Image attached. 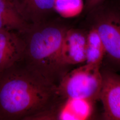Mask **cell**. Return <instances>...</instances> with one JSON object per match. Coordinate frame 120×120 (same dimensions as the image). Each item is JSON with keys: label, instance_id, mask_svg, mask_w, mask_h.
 <instances>
[{"label": "cell", "instance_id": "1", "mask_svg": "<svg viewBox=\"0 0 120 120\" xmlns=\"http://www.w3.org/2000/svg\"><path fill=\"white\" fill-rule=\"evenodd\" d=\"M59 97L57 86L23 59L0 73V119L37 117L51 111Z\"/></svg>", "mask_w": 120, "mask_h": 120}, {"label": "cell", "instance_id": "2", "mask_svg": "<svg viewBox=\"0 0 120 120\" xmlns=\"http://www.w3.org/2000/svg\"><path fill=\"white\" fill-rule=\"evenodd\" d=\"M67 29L44 22L30 25L20 33L25 44V63L57 86L66 66L62 60V48Z\"/></svg>", "mask_w": 120, "mask_h": 120}, {"label": "cell", "instance_id": "3", "mask_svg": "<svg viewBox=\"0 0 120 120\" xmlns=\"http://www.w3.org/2000/svg\"><path fill=\"white\" fill-rule=\"evenodd\" d=\"M102 84L100 65L86 64L65 74L57 89L64 98L82 99L94 101L99 99Z\"/></svg>", "mask_w": 120, "mask_h": 120}, {"label": "cell", "instance_id": "4", "mask_svg": "<svg viewBox=\"0 0 120 120\" xmlns=\"http://www.w3.org/2000/svg\"><path fill=\"white\" fill-rule=\"evenodd\" d=\"M97 11L92 26L100 36L105 54L113 62L120 66V11L112 9Z\"/></svg>", "mask_w": 120, "mask_h": 120}, {"label": "cell", "instance_id": "5", "mask_svg": "<svg viewBox=\"0 0 120 120\" xmlns=\"http://www.w3.org/2000/svg\"><path fill=\"white\" fill-rule=\"evenodd\" d=\"M102 84L99 99L106 120H120V75L110 71L102 72Z\"/></svg>", "mask_w": 120, "mask_h": 120}, {"label": "cell", "instance_id": "6", "mask_svg": "<svg viewBox=\"0 0 120 120\" xmlns=\"http://www.w3.org/2000/svg\"><path fill=\"white\" fill-rule=\"evenodd\" d=\"M25 51V42L20 33L0 30V73L22 60Z\"/></svg>", "mask_w": 120, "mask_h": 120}, {"label": "cell", "instance_id": "7", "mask_svg": "<svg viewBox=\"0 0 120 120\" xmlns=\"http://www.w3.org/2000/svg\"><path fill=\"white\" fill-rule=\"evenodd\" d=\"M86 34L77 29H67L62 45V57L66 66L79 64L86 60Z\"/></svg>", "mask_w": 120, "mask_h": 120}, {"label": "cell", "instance_id": "8", "mask_svg": "<svg viewBox=\"0 0 120 120\" xmlns=\"http://www.w3.org/2000/svg\"><path fill=\"white\" fill-rule=\"evenodd\" d=\"M29 25L44 22L53 11L54 0H10Z\"/></svg>", "mask_w": 120, "mask_h": 120}, {"label": "cell", "instance_id": "9", "mask_svg": "<svg viewBox=\"0 0 120 120\" xmlns=\"http://www.w3.org/2000/svg\"><path fill=\"white\" fill-rule=\"evenodd\" d=\"M29 25L10 0H0V30L21 33L25 31Z\"/></svg>", "mask_w": 120, "mask_h": 120}, {"label": "cell", "instance_id": "10", "mask_svg": "<svg viewBox=\"0 0 120 120\" xmlns=\"http://www.w3.org/2000/svg\"><path fill=\"white\" fill-rule=\"evenodd\" d=\"M58 115L60 120H86L93 111L94 101L82 99L66 98Z\"/></svg>", "mask_w": 120, "mask_h": 120}, {"label": "cell", "instance_id": "11", "mask_svg": "<svg viewBox=\"0 0 120 120\" xmlns=\"http://www.w3.org/2000/svg\"><path fill=\"white\" fill-rule=\"evenodd\" d=\"M105 55L102 40L94 27L86 34V64L100 65Z\"/></svg>", "mask_w": 120, "mask_h": 120}, {"label": "cell", "instance_id": "12", "mask_svg": "<svg viewBox=\"0 0 120 120\" xmlns=\"http://www.w3.org/2000/svg\"><path fill=\"white\" fill-rule=\"evenodd\" d=\"M84 8V0H54L53 11L64 18L77 17Z\"/></svg>", "mask_w": 120, "mask_h": 120}, {"label": "cell", "instance_id": "13", "mask_svg": "<svg viewBox=\"0 0 120 120\" xmlns=\"http://www.w3.org/2000/svg\"><path fill=\"white\" fill-rule=\"evenodd\" d=\"M105 0H86L85 7L88 10H93L101 4Z\"/></svg>", "mask_w": 120, "mask_h": 120}]
</instances>
